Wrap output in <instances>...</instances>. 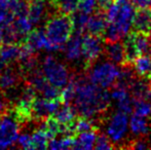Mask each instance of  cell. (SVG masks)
I'll return each mask as SVG.
<instances>
[{
    "label": "cell",
    "instance_id": "cell-1",
    "mask_svg": "<svg viewBox=\"0 0 151 150\" xmlns=\"http://www.w3.org/2000/svg\"><path fill=\"white\" fill-rule=\"evenodd\" d=\"M72 78L75 83V92L70 105L78 115L93 120L107 111L111 98L106 88H100L80 76H72Z\"/></svg>",
    "mask_w": 151,
    "mask_h": 150
},
{
    "label": "cell",
    "instance_id": "cell-2",
    "mask_svg": "<svg viewBox=\"0 0 151 150\" xmlns=\"http://www.w3.org/2000/svg\"><path fill=\"white\" fill-rule=\"evenodd\" d=\"M136 8L131 0H114L106 10L107 28H106L105 41H116L127 36L133 27Z\"/></svg>",
    "mask_w": 151,
    "mask_h": 150
},
{
    "label": "cell",
    "instance_id": "cell-3",
    "mask_svg": "<svg viewBox=\"0 0 151 150\" xmlns=\"http://www.w3.org/2000/svg\"><path fill=\"white\" fill-rule=\"evenodd\" d=\"M74 31L72 18L69 14H59L52 16L45 23L44 33L54 52L63 48Z\"/></svg>",
    "mask_w": 151,
    "mask_h": 150
},
{
    "label": "cell",
    "instance_id": "cell-4",
    "mask_svg": "<svg viewBox=\"0 0 151 150\" xmlns=\"http://www.w3.org/2000/svg\"><path fill=\"white\" fill-rule=\"evenodd\" d=\"M86 70L88 79L96 85L106 90L115 85L120 73V68L110 61L98 62L97 60Z\"/></svg>",
    "mask_w": 151,
    "mask_h": 150
},
{
    "label": "cell",
    "instance_id": "cell-5",
    "mask_svg": "<svg viewBox=\"0 0 151 150\" xmlns=\"http://www.w3.org/2000/svg\"><path fill=\"white\" fill-rule=\"evenodd\" d=\"M125 63L132 64L139 56H151V35L148 33L131 31L123 42Z\"/></svg>",
    "mask_w": 151,
    "mask_h": 150
},
{
    "label": "cell",
    "instance_id": "cell-6",
    "mask_svg": "<svg viewBox=\"0 0 151 150\" xmlns=\"http://www.w3.org/2000/svg\"><path fill=\"white\" fill-rule=\"evenodd\" d=\"M42 73L48 82L56 88H64L71 79L69 69L54 56H47L42 62Z\"/></svg>",
    "mask_w": 151,
    "mask_h": 150
},
{
    "label": "cell",
    "instance_id": "cell-7",
    "mask_svg": "<svg viewBox=\"0 0 151 150\" xmlns=\"http://www.w3.org/2000/svg\"><path fill=\"white\" fill-rule=\"evenodd\" d=\"M129 116L127 113L117 110L110 116L109 121L106 126L107 137L110 139L112 144L115 148L118 147V144L123 142L129 132Z\"/></svg>",
    "mask_w": 151,
    "mask_h": 150
},
{
    "label": "cell",
    "instance_id": "cell-8",
    "mask_svg": "<svg viewBox=\"0 0 151 150\" xmlns=\"http://www.w3.org/2000/svg\"><path fill=\"white\" fill-rule=\"evenodd\" d=\"M20 134V122L14 113L5 112L0 116V149H6L17 143Z\"/></svg>",
    "mask_w": 151,
    "mask_h": 150
},
{
    "label": "cell",
    "instance_id": "cell-9",
    "mask_svg": "<svg viewBox=\"0 0 151 150\" xmlns=\"http://www.w3.org/2000/svg\"><path fill=\"white\" fill-rule=\"evenodd\" d=\"M81 52L82 59L84 62V68L88 69L104 52V44L102 37L90 34V33L82 35Z\"/></svg>",
    "mask_w": 151,
    "mask_h": 150
},
{
    "label": "cell",
    "instance_id": "cell-10",
    "mask_svg": "<svg viewBox=\"0 0 151 150\" xmlns=\"http://www.w3.org/2000/svg\"><path fill=\"white\" fill-rule=\"evenodd\" d=\"M63 104L61 99H46L43 97H36L32 105V119L42 120L54 113Z\"/></svg>",
    "mask_w": 151,
    "mask_h": 150
},
{
    "label": "cell",
    "instance_id": "cell-11",
    "mask_svg": "<svg viewBox=\"0 0 151 150\" xmlns=\"http://www.w3.org/2000/svg\"><path fill=\"white\" fill-rule=\"evenodd\" d=\"M21 73L20 69L9 67L8 65L0 69V92L7 93L16 90L22 78Z\"/></svg>",
    "mask_w": 151,
    "mask_h": 150
},
{
    "label": "cell",
    "instance_id": "cell-12",
    "mask_svg": "<svg viewBox=\"0 0 151 150\" xmlns=\"http://www.w3.org/2000/svg\"><path fill=\"white\" fill-rule=\"evenodd\" d=\"M81 39L82 34L78 32H73L71 37L63 46L64 55L68 62L78 63L82 59L81 52Z\"/></svg>",
    "mask_w": 151,
    "mask_h": 150
},
{
    "label": "cell",
    "instance_id": "cell-13",
    "mask_svg": "<svg viewBox=\"0 0 151 150\" xmlns=\"http://www.w3.org/2000/svg\"><path fill=\"white\" fill-rule=\"evenodd\" d=\"M107 24L108 21L107 17H106V12L97 9L93 11L91 16L88 17L86 32L93 35H97V36L104 37L106 28H107Z\"/></svg>",
    "mask_w": 151,
    "mask_h": 150
},
{
    "label": "cell",
    "instance_id": "cell-14",
    "mask_svg": "<svg viewBox=\"0 0 151 150\" xmlns=\"http://www.w3.org/2000/svg\"><path fill=\"white\" fill-rule=\"evenodd\" d=\"M23 42L27 44L29 47H31L34 52H37L40 50H45L48 52H54L52 46L48 42L47 38L45 36L44 30L41 29H36V30H31L29 34L25 37Z\"/></svg>",
    "mask_w": 151,
    "mask_h": 150
},
{
    "label": "cell",
    "instance_id": "cell-15",
    "mask_svg": "<svg viewBox=\"0 0 151 150\" xmlns=\"http://www.w3.org/2000/svg\"><path fill=\"white\" fill-rule=\"evenodd\" d=\"M21 56V42L2 43L0 45V69L14 62H18Z\"/></svg>",
    "mask_w": 151,
    "mask_h": 150
},
{
    "label": "cell",
    "instance_id": "cell-16",
    "mask_svg": "<svg viewBox=\"0 0 151 150\" xmlns=\"http://www.w3.org/2000/svg\"><path fill=\"white\" fill-rule=\"evenodd\" d=\"M108 61L112 62L113 64L121 66L125 64V52H124V45L123 42L120 40L116 41L106 42L104 45V52Z\"/></svg>",
    "mask_w": 151,
    "mask_h": 150
},
{
    "label": "cell",
    "instance_id": "cell-17",
    "mask_svg": "<svg viewBox=\"0 0 151 150\" xmlns=\"http://www.w3.org/2000/svg\"><path fill=\"white\" fill-rule=\"evenodd\" d=\"M133 101H151V82L147 77H138L129 88Z\"/></svg>",
    "mask_w": 151,
    "mask_h": 150
},
{
    "label": "cell",
    "instance_id": "cell-18",
    "mask_svg": "<svg viewBox=\"0 0 151 150\" xmlns=\"http://www.w3.org/2000/svg\"><path fill=\"white\" fill-rule=\"evenodd\" d=\"M48 3H50V0H29L28 1L27 17L33 26L39 24L44 18Z\"/></svg>",
    "mask_w": 151,
    "mask_h": 150
},
{
    "label": "cell",
    "instance_id": "cell-19",
    "mask_svg": "<svg viewBox=\"0 0 151 150\" xmlns=\"http://www.w3.org/2000/svg\"><path fill=\"white\" fill-rule=\"evenodd\" d=\"M133 31L143 33H151V9H137L133 21Z\"/></svg>",
    "mask_w": 151,
    "mask_h": 150
},
{
    "label": "cell",
    "instance_id": "cell-20",
    "mask_svg": "<svg viewBox=\"0 0 151 150\" xmlns=\"http://www.w3.org/2000/svg\"><path fill=\"white\" fill-rule=\"evenodd\" d=\"M129 126L132 135L136 138H143L147 136L150 131V124L147 120V117H143L135 113L129 119Z\"/></svg>",
    "mask_w": 151,
    "mask_h": 150
},
{
    "label": "cell",
    "instance_id": "cell-21",
    "mask_svg": "<svg viewBox=\"0 0 151 150\" xmlns=\"http://www.w3.org/2000/svg\"><path fill=\"white\" fill-rule=\"evenodd\" d=\"M77 112L73 106L70 104H63L59 107V109L54 113V117L58 120L62 126H71L77 118Z\"/></svg>",
    "mask_w": 151,
    "mask_h": 150
},
{
    "label": "cell",
    "instance_id": "cell-22",
    "mask_svg": "<svg viewBox=\"0 0 151 150\" xmlns=\"http://www.w3.org/2000/svg\"><path fill=\"white\" fill-rule=\"evenodd\" d=\"M96 138H97V130L80 133L75 136L73 149H93Z\"/></svg>",
    "mask_w": 151,
    "mask_h": 150
},
{
    "label": "cell",
    "instance_id": "cell-23",
    "mask_svg": "<svg viewBox=\"0 0 151 150\" xmlns=\"http://www.w3.org/2000/svg\"><path fill=\"white\" fill-rule=\"evenodd\" d=\"M40 128H42V130L46 133V135H47L50 140V139L56 138V137H58L59 135L62 134L63 126H62L54 116L50 115V116H48V117L41 120Z\"/></svg>",
    "mask_w": 151,
    "mask_h": 150
},
{
    "label": "cell",
    "instance_id": "cell-24",
    "mask_svg": "<svg viewBox=\"0 0 151 150\" xmlns=\"http://www.w3.org/2000/svg\"><path fill=\"white\" fill-rule=\"evenodd\" d=\"M132 66L139 77H148L151 69V57L148 55L139 56L133 61Z\"/></svg>",
    "mask_w": 151,
    "mask_h": 150
},
{
    "label": "cell",
    "instance_id": "cell-25",
    "mask_svg": "<svg viewBox=\"0 0 151 150\" xmlns=\"http://www.w3.org/2000/svg\"><path fill=\"white\" fill-rule=\"evenodd\" d=\"M50 3L59 12L71 16L77 10L78 0H50Z\"/></svg>",
    "mask_w": 151,
    "mask_h": 150
},
{
    "label": "cell",
    "instance_id": "cell-26",
    "mask_svg": "<svg viewBox=\"0 0 151 150\" xmlns=\"http://www.w3.org/2000/svg\"><path fill=\"white\" fill-rule=\"evenodd\" d=\"M75 137L72 136H62L61 138H52L48 141L47 148L52 150L62 149H73Z\"/></svg>",
    "mask_w": 151,
    "mask_h": 150
},
{
    "label": "cell",
    "instance_id": "cell-27",
    "mask_svg": "<svg viewBox=\"0 0 151 150\" xmlns=\"http://www.w3.org/2000/svg\"><path fill=\"white\" fill-rule=\"evenodd\" d=\"M32 145H33V149H45L47 148V144L50 138L46 135L42 128H38L32 134L31 136Z\"/></svg>",
    "mask_w": 151,
    "mask_h": 150
},
{
    "label": "cell",
    "instance_id": "cell-28",
    "mask_svg": "<svg viewBox=\"0 0 151 150\" xmlns=\"http://www.w3.org/2000/svg\"><path fill=\"white\" fill-rule=\"evenodd\" d=\"M133 111L135 114L143 117H151V101L147 100H137L134 101Z\"/></svg>",
    "mask_w": 151,
    "mask_h": 150
},
{
    "label": "cell",
    "instance_id": "cell-29",
    "mask_svg": "<svg viewBox=\"0 0 151 150\" xmlns=\"http://www.w3.org/2000/svg\"><path fill=\"white\" fill-rule=\"evenodd\" d=\"M95 149L99 150H104V149H114V145L112 144V142L110 141V139L107 137V135L105 133H99L97 131V138H96L95 142Z\"/></svg>",
    "mask_w": 151,
    "mask_h": 150
},
{
    "label": "cell",
    "instance_id": "cell-30",
    "mask_svg": "<svg viewBox=\"0 0 151 150\" xmlns=\"http://www.w3.org/2000/svg\"><path fill=\"white\" fill-rule=\"evenodd\" d=\"M97 8V0H78L77 10L91 14Z\"/></svg>",
    "mask_w": 151,
    "mask_h": 150
},
{
    "label": "cell",
    "instance_id": "cell-31",
    "mask_svg": "<svg viewBox=\"0 0 151 150\" xmlns=\"http://www.w3.org/2000/svg\"><path fill=\"white\" fill-rule=\"evenodd\" d=\"M127 148L129 149H138V150H143L151 148V145L148 144V142L143 138H137L135 141L129 142V145H127Z\"/></svg>",
    "mask_w": 151,
    "mask_h": 150
},
{
    "label": "cell",
    "instance_id": "cell-32",
    "mask_svg": "<svg viewBox=\"0 0 151 150\" xmlns=\"http://www.w3.org/2000/svg\"><path fill=\"white\" fill-rule=\"evenodd\" d=\"M17 143L20 147L24 149H33V145H32L31 136L28 134H22L19 135Z\"/></svg>",
    "mask_w": 151,
    "mask_h": 150
},
{
    "label": "cell",
    "instance_id": "cell-33",
    "mask_svg": "<svg viewBox=\"0 0 151 150\" xmlns=\"http://www.w3.org/2000/svg\"><path fill=\"white\" fill-rule=\"evenodd\" d=\"M131 2L136 9H151V0H131Z\"/></svg>",
    "mask_w": 151,
    "mask_h": 150
},
{
    "label": "cell",
    "instance_id": "cell-34",
    "mask_svg": "<svg viewBox=\"0 0 151 150\" xmlns=\"http://www.w3.org/2000/svg\"><path fill=\"white\" fill-rule=\"evenodd\" d=\"M113 1L114 0H97V9L106 12V10L108 9V7L111 5Z\"/></svg>",
    "mask_w": 151,
    "mask_h": 150
},
{
    "label": "cell",
    "instance_id": "cell-35",
    "mask_svg": "<svg viewBox=\"0 0 151 150\" xmlns=\"http://www.w3.org/2000/svg\"><path fill=\"white\" fill-rule=\"evenodd\" d=\"M7 108H8L7 102H6L5 99L2 97V95L0 94V115L7 112Z\"/></svg>",
    "mask_w": 151,
    "mask_h": 150
},
{
    "label": "cell",
    "instance_id": "cell-36",
    "mask_svg": "<svg viewBox=\"0 0 151 150\" xmlns=\"http://www.w3.org/2000/svg\"><path fill=\"white\" fill-rule=\"evenodd\" d=\"M148 79H149V81L151 82V69H150V73H149V75H148Z\"/></svg>",
    "mask_w": 151,
    "mask_h": 150
},
{
    "label": "cell",
    "instance_id": "cell-37",
    "mask_svg": "<svg viewBox=\"0 0 151 150\" xmlns=\"http://www.w3.org/2000/svg\"><path fill=\"white\" fill-rule=\"evenodd\" d=\"M0 45H1V42H0Z\"/></svg>",
    "mask_w": 151,
    "mask_h": 150
}]
</instances>
